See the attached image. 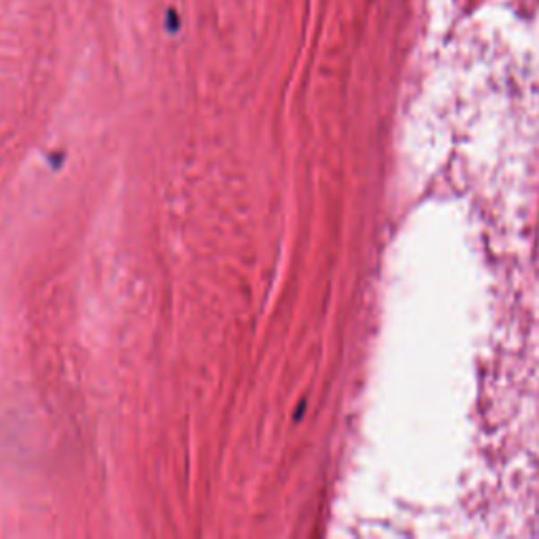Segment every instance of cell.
I'll list each match as a JSON object with an SVG mask.
<instances>
[{"label":"cell","instance_id":"1","mask_svg":"<svg viewBox=\"0 0 539 539\" xmlns=\"http://www.w3.org/2000/svg\"><path fill=\"white\" fill-rule=\"evenodd\" d=\"M167 17H169V30H175V28H179V20L175 22V17H179V15H175V11H169L167 13Z\"/></svg>","mask_w":539,"mask_h":539}]
</instances>
